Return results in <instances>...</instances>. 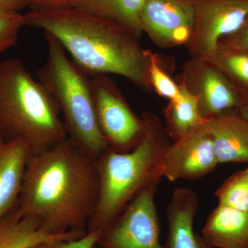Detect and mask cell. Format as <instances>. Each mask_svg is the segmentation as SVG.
<instances>
[{
    "label": "cell",
    "mask_w": 248,
    "mask_h": 248,
    "mask_svg": "<svg viewBox=\"0 0 248 248\" xmlns=\"http://www.w3.org/2000/svg\"><path fill=\"white\" fill-rule=\"evenodd\" d=\"M24 26V14L0 9V53L16 45L19 30Z\"/></svg>",
    "instance_id": "22"
},
{
    "label": "cell",
    "mask_w": 248,
    "mask_h": 248,
    "mask_svg": "<svg viewBox=\"0 0 248 248\" xmlns=\"http://www.w3.org/2000/svg\"><path fill=\"white\" fill-rule=\"evenodd\" d=\"M26 26L56 38L72 61L89 76L117 75L145 91H153L147 49L131 32L115 23L73 8L31 11Z\"/></svg>",
    "instance_id": "2"
},
{
    "label": "cell",
    "mask_w": 248,
    "mask_h": 248,
    "mask_svg": "<svg viewBox=\"0 0 248 248\" xmlns=\"http://www.w3.org/2000/svg\"><path fill=\"white\" fill-rule=\"evenodd\" d=\"M201 246H202V248H212L204 242L203 240L202 239V236H201Z\"/></svg>",
    "instance_id": "28"
},
{
    "label": "cell",
    "mask_w": 248,
    "mask_h": 248,
    "mask_svg": "<svg viewBox=\"0 0 248 248\" xmlns=\"http://www.w3.org/2000/svg\"><path fill=\"white\" fill-rule=\"evenodd\" d=\"M146 0H73L71 7L124 27L140 38V11Z\"/></svg>",
    "instance_id": "17"
},
{
    "label": "cell",
    "mask_w": 248,
    "mask_h": 248,
    "mask_svg": "<svg viewBox=\"0 0 248 248\" xmlns=\"http://www.w3.org/2000/svg\"><path fill=\"white\" fill-rule=\"evenodd\" d=\"M56 103L17 59L0 62V140H21L32 155L68 138Z\"/></svg>",
    "instance_id": "4"
},
{
    "label": "cell",
    "mask_w": 248,
    "mask_h": 248,
    "mask_svg": "<svg viewBox=\"0 0 248 248\" xmlns=\"http://www.w3.org/2000/svg\"><path fill=\"white\" fill-rule=\"evenodd\" d=\"M199 205L195 190L187 187L174 189L166 208L169 231L165 248H202L201 236L194 231Z\"/></svg>",
    "instance_id": "13"
},
{
    "label": "cell",
    "mask_w": 248,
    "mask_h": 248,
    "mask_svg": "<svg viewBox=\"0 0 248 248\" xmlns=\"http://www.w3.org/2000/svg\"><path fill=\"white\" fill-rule=\"evenodd\" d=\"M179 84L182 87V97L177 100H170L164 109L165 131L173 141L208 122L201 115L195 96Z\"/></svg>",
    "instance_id": "18"
},
{
    "label": "cell",
    "mask_w": 248,
    "mask_h": 248,
    "mask_svg": "<svg viewBox=\"0 0 248 248\" xmlns=\"http://www.w3.org/2000/svg\"><path fill=\"white\" fill-rule=\"evenodd\" d=\"M205 59L218 67L248 100V50L219 44Z\"/></svg>",
    "instance_id": "19"
},
{
    "label": "cell",
    "mask_w": 248,
    "mask_h": 248,
    "mask_svg": "<svg viewBox=\"0 0 248 248\" xmlns=\"http://www.w3.org/2000/svg\"><path fill=\"white\" fill-rule=\"evenodd\" d=\"M73 0H32L31 11H45L71 7Z\"/></svg>",
    "instance_id": "25"
},
{
    "label": "cell",
    "mask_w": 248,
    "mask_h": 248,
    "mask_svg": "<svg viewBox=\"0 0 248 248\" xmlns=\"http://www.w3.org/2000/svg\"><path fill=\"white\" fill-rule=\"evenodd\" d=\"M95 160L69 138L29 158L16 208L52 234L86 230L98 202Z\"/></svg>",
    "instance_id": "1"
},
{
    "label": "cell",
    "mask_w": 248,
    "mask_h": 248,
    "mask_svg": "<svg viewBox=\"0 0 248 248\" xmlns=\"http://www.w3.org/2000/svg\"><path fill=\"white\" fill-rule=\"evenodd\" d=\"M32 0H0V9L12 12L19 11L30 7Z\"/></svg>",
    "instance_id": "26"
},
{
    "label": "cell",
    "mask_w": 248,
    "mask_h": 248,
    "mask_svg": "<svg viewBox=\"0 0 248 248\" xmlns=\"http://www.w3.org/2000/svg\"><path fill=\"white\" fill-rule=\"evenodd\" d=\"M208 124L169 145L163 159V178L171 182L196 180L216 169L219 164Z\"/></svg>",
    "instance_id": "11"
},
{
    "label": "cell",
    "mask_w": 248,
    "mask_h": 248,
    "mask_svg": "<svg viewBox=\"0 0 248 248\" xmlns=\"http://www.w3.org/2000/svg\"><path fill=\"white\" fill-rule=\"evenodd\" d=\"M208 124L218 164L248 163V121L238 110L212 117Z\"/></svg>",
    "instance_id": "12"
},
{
    "label": "cell",
    "mask_w": 248,
    "mask_h": 248,
    "mask_svg": "<svg viewBox=\"0 0 248 248\" xmlns=\"http://www.w3.org/2000/svg\"><path fill=\"white\" fill-rule=\"evenodd\" d=\"M86 233V230H74L49 234L41 228L38 222L22 217L15 208L0 222V248H32L49 241L78 239Z\"/></svg>",
    "instance_id": "16"
},
{
    "label": "cell",
    "mask_w": 248,
    "mask_h": 248,
    "mask_svg": "<svg viewBox=\"0 0 248 248\" xmlns=\"http://www.w3.org/2000/svg\"><path fill=\"white\" fill-rule=\"evenodd\" d=\"M94 248H99V247H98L97 246H97H95V247H94Z\"/></svg>",
    "instance_id": "29"
},
{
    "label": "cell",
    "mask_w": 248,
    "mask_h": 248,
    "mask_svg": "<svg viewBox=\"0 0 248 248\" xmlns=\"http://www.w3.org/2000/svg\"><path fill=\"white\" fill-rule=\"evenodd\" d=\"M179 84L195 95L206 120L239 110L246 99L228 77L205 58L191 57L184 63Z\"/></svg>",
    "instance_id": "9"
},
{
    "label": "cell",
    "mask_w": 248,
    "mask_h": 248,
    "mask_svg": "<svg viewBox=\"0 0 248 248\" xmlns=\"http://www.w3.org/2000/svg\"><path fill=\"white\" fill-rule=\"evenodd\" d=\"M31 155L22 140H0V222L17 204Z\"/></svg>",
    "instance_id": "14"
},
{
    "label": "cell",
    "mask_w": 248,
    "mask_h": 248,
    "mask_svg": "<svg viewBox=\"0 0 248 248\" xmlns=\"http://www.w3.org/2000/svg\"><path fill=\"white\" fill-rule=\"evenodd\" d=\"M143 117L146 130L138 146L125 153L109 148L95 160L99 199L87 232L102 234L138 194L163 178V159L170 142L157 116L145 112Z\"/></svg>",
    "instance_id": "3"
},
{
    "label": "cell",
    "mask_w": 248,
    "mask_h": 248,
    "mask_svg": "<svg viewBox=\"0 0 248 248\" xmlns=\"http://www.w3.org/2000/svg\"><path fill=\"white\" fill-rule=\"evenodd\" d=\"M219 44L248 50V17L237 31L222 38Z\"/></svg>",
    "instance_id": "24"
},
{
    "label": "cell",
    "mask_w": 248,
    "mask_h": 248,
    "mask_svg": "<svg viewBox=\"0 0 248 248\" xmlns=\"http://www.w3.org/2000/svg\"><path fill=\"white\" fill-rule=\"evenodd\" d=\"M195 28L186 45L191 57L207 58L220 41L237 31L248 17V0H188Z\"/></svg>",
    "instance_id": "8"
},
{
    "label": "cell",
    "mask_w": 248,
    "mask_h": 248,
    "mask_svg": "<svg viewBox=\"0 0 248 248\" xmlns=\"http://www.w3.org/2000/svg\"><path fill=\"white\" fill-rule=\"evenodd\" d=\"M212 248H248V213L218 204L209 215L202 234Z\"/></svg>",
    "instance_id": "15"
},
{
    "label": "cell",
    "mask_w": 248,
    "mask_h": 248,
    "mask_svg": "<svg viewBox=\"0 0 248 248\" xmlns=\"http://www.w3.org/2000/svg\"><path fill=\"white\" fill-rule=\"evenodd\" d=\"M238 112H239L241 116H242L244 119L248 121V100L246 101V102L241 106V107L240 108Z\"/></svg>",
    "instance_id": "27"
},
{
    "label": "cell",
    "mask_w": 248,
    "mask_h": 248,
    "mask_svg": "<svg viewBox=\"0 0 248 248\" xmlns=\"http://www.w3.org/2000/svg\"><path fill=\"white\" fill-rule=\"evenodd\" d=\"M158 184L146 187L110 223L98 240L99 248H165L160 241L155 197Z\"/></svg>",
    "instance_id": "7"
},
{
    "label": "cell",
    "mask_w": 248,
    "mask_h": 248,
    "mask_svg": "<svg viewBox=\"0 0 248 248\" xmlns=\"http://www.w3.org/2000/svg\"><path fill=\"white\" fill-rule=\"evenodd\" d=\"M148 77L152 89L160 97L170 100H177L182 97V87L172 79L163 66L159 54L147 49Z\"/></svg>",
    "instance_id": "21"
},
{
    "label": "cell",
    "mask_w": 248,
    "mask_h": 248,
    "mask_svg": "<svg viewBox=\"0 0 248 248\" xmlns=\"http://www.w3.org/2000/svg\"><path fill=\"white\" fill-rule=\"evenodd\" d=\"M44 35L47 58L37 79L58 105L68 138L96 160L110 148L98 125L91 78L68 58L56 38Z\"/></svg>",
    "instance_id": "5"
},
{
    "label": "cell",
    "mask_w": 248,
    "mask_h": 248,
    "mask_svg": "<svg viewBox=\"0 0 248 248\" xmlns=\"http://www.w3.org/2000/svg\"><path fill=\"white\" fill-rule=\"evenodd\" d=\"M96 117L109 148L125 153L138 146L146 130L144 117L130 107L115 83L107 76L91 78Z\"/></svg>",
    "instance_id": "6"
},
{
    "label": "cell",
    "mask_w": 248,
    "mask_h": 248,
    "mask_svg": "<svg viewBox=\"0 0 248 248\" xmlns=\"http://www.w3.org/2000/svg\"><path fill=\"white\" fill-rule=\"evenodd\" d=\"M140 19L143 32L163 48L186 46L195 28V13L188 0H146Z\"/></svg>",
    "instance_id": "10"
},
{
    "label": "cell",
    "mask_w": 248,
    "mask_h": 248,
    "mask_svg": "<svg viewBox=\"0 0 248 248\" xmlns=\"http://www.w3.org/2000/svg\"><path fill=\"white\" fill-rule=\"evenodd\" d=\"M215 195L218 204L248 213V166L232 174Z\"/></svg>",
    "instance_id": "20"
},
{
    "label": "cell",
    "mask_w": 248,
    "mask_h": 248,
    "mask_svg": "<svg viewBox=\"0 0 248 248\" xmlns=\"http://www.w3.org/2000/svg\"></svg>",
    "instance_id": "30"
},
{
    "label": "cell",
    "mask_w": 248,
    "mask_h": 248,
    "mask_svg": "<svg viewBox=\"0 0 248 248\" xmlns=\"http://www.w3.org/2000/svg\"><path fill=\"white\" fill-rule=\"evenodd\" d=\"M100 233L87 232L78 239L58 240L42 243L32 248H94L97 246Z\"/></svg>",
    "instance_id": "23"
}]
</instances>
